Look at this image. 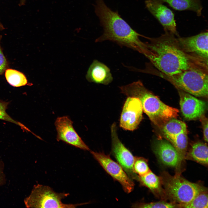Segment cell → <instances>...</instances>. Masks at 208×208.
<instances>
[{
    "label": "cell",
    "instance_id": "1",
    "mask_svg": "<svg viewBox=\"0 0 208 208\" xmlns=\"http://www.w3.org/2000/svg\"><path fill=\"white\" fill-rule=\"evenodd\" d=\"M159 37H146L144 54L160 73L172 76L191 68L208 66V60L189 54L180 46L174 35L167 31Z\"/></svg>",
    "mask_w": 208,
    "mask_h": 208
},
{
    "label": "cell",
    "instance_id": "2",
    "mask_svg": "<svg viewBox=\"0 0 208 208\" xmlns=\"http://www.w3.org/2000/svg\"><path fill=\"white\" fill-rule=\"evenodd\" d=\"M95 9L103 29L102 35L96 39V42L112 41L143 54L145 49L144 42L140 40L139 36H143L131 28L117 11H112L103 0H96Z\"/></svg>",
    "mask_w": 208,
    "mask_h": 208
},
{
    "label": "cell",
    "instance_id": "3",
    "mask_svg": "<svg viewBox=\"0 0 208 208\" xmlns=\"http://www.w3.org/2000/svg\"><path fill=\"white\" fill-rule=\"evenodd\" d=\"M121 92L127 97L138 98L143 111L155 125L162 128L169 120L178 116L179 110L169 106L148 90L140 80L120 87Z\"/></svg>",
    "mask_w": 208,
    "mask_h": 208
},
{
    "label": "cell",
    "instance_id": "4",
    "mask_svg": "<svg viewBox=\"0 0 208 208\" xmlns=\"http://www.w3.org/2000/svg\"><path fill=\"white\" fill-rule=\"evenodd\" d=\"M177 89L198 97H207L208 93V66L191 68L172 76L160 73Z\"/></svg>",
    "mask_w": 208,
    "mask_h": 208
},
{
    "label": "cell",
    "instance_id": "5",
    "mask_svg": "<svg viewBox=\"0 0 208 208\" xmlns=\"http://www.w3.org/2000/svg\"><path fill=\"white\" fill-rule=\"evenodd\" d=\"M160 178L165 193L179 205L189 203L200 192L207 190L201 185L190 182L179 174L172 176L164 172Z\"/></svg>",
    "mask_w": 208,
    "mask_h": 208
},
{
    "label": "cell",
    "instance_id": "6",
    "mask_svg": "<svg viewBox=\"0 0 208 208\" xmlns=\"http://www.w3.org/2000/svg\"><path fill=\"white\" fill-rule=\"evenodd\" d=\"M69 194L55 192L49 186L38 184L34 185L30 194L24 200L27 208H75L86 203L66 204L62 200Z\"/></svg>",
    "mask_w": 208,
    "mask_h": 208
},
{
    "label": "cell",
    "instance_id": "7",
    "mask_svg": "<svg viewBox=\"0 0 208 208\" xmlns=\"http://www.w3.org/2000/svg\"><path fill=\"white\" fill-rule=\"evenodd\" d=\"M90 153L104 170L122 185L124 191L129 194L134 189L135 184L122 167L108 155L90 151Z\"/></svg>",
    "mask_w": 208,
    "mask_h": 208
},
{
    "label": "cell",
    "instance_id": "8",
    "mask_svg": "<svg viewBox=\"0 0 208 208\" xmlns=\"http://www.w3.org/2000/svg\"><path fill=\"white\" fill-rule=\"evenodd\" d=\"M117 129L116 124L114 122L111 129L112 153L130 178L137 181L138 175L133 169L135 157L119 140Z\"/></svg>",
    "mask_w": 208,
    "mask_h": 208
},
{
    "label": "cell",
    "instance_id": "9",
    "mask_svg": "<svg viewBox=\"0 0 208 208\" xmlns=\"http://www.w3.org/2000/svg\"><path fill=\"white\" fill-rule=\"evenodd\" d=\"M127 97L122 108L120 125L124 129L133 131L137 129L142 119L143 110L138 98Z\"/></svg>",
    "mask_w": 208,
    "mask_h": 208
},
{
    "label": "cell",
    "instance_id": "10",
    "mask_svg": "<svg viewBox=\"0 0 208 208\" xmlns=\"http://www.w3.org/2000/svg\"><path fill=\"white\" fill-rule=\"evenodd\" d=\"M73 122L68 116L58 117L55 125L57 132L56 139L81 149L90 151L86 144L78 135L73 126Z\"/></svg>",
    "mask_w": 208,
    "mask_h": 208
},
{
    "label": "cell",
    "instance_id": "11",
    "mask_svg": "<svg viewBox=\"0 0 208 208\" xmlns=\"http://www.w3.org/2000/svg\"><path fill=\"white\" fill-rule=\"evenodd\" d=\"M180 96L179 104L182 114L186 119L192 120L200 118L207 108V103L190 94L177 89Z\"/></svg>",
    "mask_w": 208,
    "mask_h": 208
},
{
    "label": "cell",
    "instance_id": "12",
    "mask_svg": "<svg viewBox=\"0 0 208 208\" xmlns=\"http://www.w3.org/2000/svg\"><path fill=\"white\" fill-rule=\"evenodd\" d=\"M177 39L182 50L194 56L208 60V32L187 37H178Z\"/></svg>",
    "mask_w": 208,
    "mask_h": 208
},
{
    "label": "cell",
    "instance_id": "13",
    "mask_svg": "<svg viewBox=\"0 0 208 208\" xmlns=\"http://www.w3.org/2000/svg\"><path fill=\"white\" fill-rule=\"evenodd\" d=\"M145 5L147 9L167 31L178 36L174 15L172 12L162 3L155 0H146Z\"/></svg>",
    "mask_w": 208,
    "mask_h": 208
},
{
    "label": "cell",
    "instance_id": "14",
    "mask_svg": "<svg viewBox=\"0 0 208 208\" xmlns=\"http://www.w3.org/2000/svg\"><path fill=\"white\" fill-rule=\"evenodd\" d=\"M154 150L161 161L169 166L178 167L183 159L175 148L164 140L157 141L155 144Z\"/></svg>",
    "mask_w": 208,
    "mask_h": 208
},
{
    "label": "cell",
    "instance_id": "15",
    "mask_svg": "<svg viewBox=\"0 0 208 208\" xmlns=\"http://www.w3.org/2000/svg\"><path fill=\"white\" fill-rule=\"evenodd\" d=\"M86 78L89 82L107 85L113 81L109 68L96 60L93 61L87 71Z\"/></svg>",
    "mask_w": 208,
    "mask_h": 208
},
{
    "label": "cell",
    "instance_id": "16",
    "mask_svg": "<svg viewBox=\"0 0 208 208\" xmlns=\"http://www.w3.org/2000/svg\"><path fill=\"white\" fill-rule=\"evenodd\" d=\"M161 2L166 3L175 10H190L195 12L198 16L201 14L203 9L200 0H155Z\"/></svg>",
    "mask_w": 208,
    "mask_h": 208
},
{
    "label": "cell",
    "instance_id": "17",
    "mask_svg": "<svg viewBox=\"0 0 208 208\" xmlns=\"http://www.w3.org/2000/svg\"><path fill=\"white\" fill-rule=\"evenodd\" d=\"M208 146L206 144L201 142L194 143L185 158L188 157L201 164L208 165Z\"/></svg>",
    "mask_w": 208,
    "mask_h": 208
},
{
    "label": "cell",
    "instance_id": "18",
    "mask_svg": "<svg viewBox=\"0 0 208 208\" xmlns=\"http://www.w3.org/2000/svg\"><path fill=\"white\" fill-rule=\"evenodd\" d=\"M137 181L141 185L147 187L156 194L159 195L163 192L160 178L151 170L143 176H138Z\"/></svg>",
    "mask_w": 208,
    "mask_h": 208
},
{
    "label": "cell",
    "instance_id": "19",
    "mask_svg": "<svg viewBox=\"0 0 208 208\" xmlns=\"http://www.w3.org/2000/svg\"><path fill=\"white\" fill-rule=\"evenodd\" d=\"M162 131L166 138L187 131V126L183 121L173 118L168 121L162 127Z\"/></svg>",
    "mask_w": 208,
    "mask_h": 208
},
{
    "label": "cell",
    "instance_id": "20",
    "mask_svg": "<svg viewBox=\"0 0 208 208\" xmlns=\"http://www.w3.org/2000/svg\"><path fill=\"white\" fill-rule=\"evenodd\" d=\"M167 139L177 150L183 159H185L188 143L187 131L170 137Z\"/></svg>",
    "mask_w": 208,
    "mask_h": 208
},
{
    "label": "cell",
    "instance_id": "21",
    "mask_svg": "<svg viewBox=\"0 0 208 208\" xmlns=\"http://www.w3.org/2000/svg\"><path fill=\"white\" fill-rule=\"evenodd\" d=\"M5 76L8 82L13 87H19L27 84L25 75L17 70L8 68L5 71Z\"/></svg>",
    "mask_w": 208,
    "mask_h": 208
},
{
    "label": "cell",
    "instance_id": "22",
    "mask_svg": "<svg viewBox=\"0 0 208 208\" xmlns=\"http://www.w3.org/2000/svg\"><path fill=\"white\" fill-rule=\"evenodd\" d=\"M178 205L179 208H208L207 190H206L200 192L191 201L187 204Z\"/></svg>",
    "mask_w": 208,
    "mask_h": 208
},
{
    "label": "cell",
    "instance_id": "23",
    "mask_svg": "<svg viewBox=\"0 0 208 208\" xmlns=\"http://www.w3.org/2000/svg\"><path fill=\"white\" fill-rule=\"evenodd\" d=\"M9 102L0 100V119L9 122L20 126L23 130L31 132L34 135V133L21 122L13 119L6 112Z\"/></svg>",
    "mask_w": 208,
    "mask_h": 208
},
{
    "label": "cell",
    "instance_id": "24",
    "mask_svg": "<svg viewBox=\"0 0 208 208\" xmlns=\"http://www.w3.org/2000/svg\"><path fill=\"white\" fill-rule=\"evenodd\" d=\"M133 169L135 173L139 176H143L151 170L147 160L143 157H135Z\"/></svg>",
    "mask_w": 208,
    "mask_h": 208
},
{
    "label": "cell",
    "instance_id": "25",
    "mask_svg": "<svg viewBox=\"0 0 208 208\" xmlns=\"http://www.w3.org/2000/svg\"><path fill=\"white\" fill-rule=\"evenodd\" d=\"M132 207L140 208H171L178 207V204L165 201H158L148 203H136Z\"/></svg>",
    "mask_w": 208,
    "mask_h": 208
},
{
    "label": "cell",
    "instance_id": "26",
    "mask_svg": "<svg viewBox=\"0 0 208 208\" xmlns=\"http://www.w3.org/2000/svg\"><path fill=\"white\" fill-rule=\"evenodd\" d=\"M2 36L0 35V75L9 67V63L5 56L1 45Z\"/></svg>",
    "mask_w": 208,
    "mask_h": 208
},
{
    "label": "cell",
    "instance_id": "27",
    "mask_svg": "<svg viewBox=\"0 0 208 208\" xmlns=\"http://www.w3.org/2000/svg\"><path fill=\"white\" fill-rule=\"evenodd\" d=\"M202 123L203 132V138L206 142H208V119L204 115L200 118Z\"/></svg>",
    "mask_w": 208,
    "mask_h": 208
},
{
    "label": "cell",
    "instance_id": "28",
    "mask_svg": "<svg viewBox=\"0 0 208 208\" xmlns=\"http://www.w3.org/2000/svg\"><path fill=\"white\" fill-rule=\"evenodd\" d=\"M4 167L3 162L0 159V185H4L6 183L5 176L3 171Z\"/></svg>",
    "mask_w": 208,
    "mask_h": 208
},
{
    "label": "cell",
    "instance_id": "29",
    "mask_svg": "<svg viewBox=\"0 0 208 208\" xmlns=\"http://www.w3.org/2000/svg\"><path fill=\"white\" fill-rule=\"evenodd\" d=\"M26 0H20V4L21 5L24 4Z\"/></svg>",
    "mask_w": 208,
    "mask_h": 208
},
{
    "label": "cell",
    "instance_id": "30",
    "mask_svg": "<svg viewBox=\"0 0 208 208\" xmlns=\"http://www.w3.org/2000/svg\"><path fill=\"white\" fill-rule=\"evenodd\" d=\"M4 29V27L3 26V25L0 22V30H3Z\"/></svg>",
    "mask_w": 208,
    "mask_h": 208
}]
</instances>
